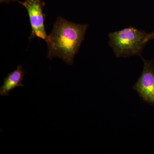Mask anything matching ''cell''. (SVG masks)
<instances>
[{
    "mask_svg": "<svg viewBox=\"0 0 154 154\" xmlns=\"http://www.w3.org/2000/svg\"><path fill=\"white\" fill-rule=\"evenodd\" d=\"M18 2L28 11L32 29L30 39L37 37L46 40L48 36L45 28V15L43 12L45 3L42 0H24V2Z\"/></svg>",
    "mask_w": 154,
    "mask_h": 154,
    "instance_id": "3957f363",
    "label": "cell"
},
{
    "mask_svg": "<svg viewBox=\"0 0 154 154\" xmlns=\"http://www.w3.org/2000/svg\"><path fill=\"white\" fill-rule=\"evenodd\" d=\"M147 34L133 27L124 28L109 33V45L118 57L140 55Z\"/></svg>",
    "mask_w": 154,
    "mask_h": 154,
    "instance_id": "7a4b0ae2",
    "label": "cell"
},
{
    "mask_svg": "<svg viewBox=\"0 0 154 154\" xmlns=\"http://www.w3.org/2000/svg\"><path fill=\"white\" fill-rule=\"evenodd\" d=\"M142 59L144 62L143 70L133 89L143 101L154 105V60Z\"/></svg>",
    "mask_w": 154,
    "mask_h": 154,
    "instance_id": "277c9868",
    "label": "cell"
},
{
    "mask_svg": "<svg viewBox=\"0 0 154 154\" xmlns=\"http://www.w3.org/2000/svg\"><path fill=\"white\" fill-rule=\"evenodd\" d=\"M25 74V72L22 70V66H18L16 70L5 78L4 84L0 88V95L8 96L9 93L15 88L24 87L22 81Z\"/></svg>",
    "mask_w": 154,
    "mask_h": 154,
    "instance_id": "5b68a950",
    "label": "cell"
},
{
    "mask_svg": "<svg viewBox=\"0 0 154 154\" xmlns=\"http://www.w3.org/2000/svg\"><path fill=\"white\" fill-rule=\"evenodd\" d=\"M18 2L17 0H0V2L1 3H2L3 2H5L7 4H9L10 2Z\"/></svg>",
    "mask_w": 154,
    "mask_h": 154,
    "instance_id": "52a82bcc",
    "label": "cell"
},
{
    "mask_svg": "<svg viewBox=\"0 0 154 154\" xmlns=\"http://www.w3.org/2000/svg\"><path fill=\"white\" fill-rule=\"evenodd\" d=\"M154 39V31L150 33H148L145 38V43H146L149 40Z\"/></svg>",
    "mask_w": 154,
    "mask_h": 154,
    "instance_id": "8992f818",
    "label": "cell"
},
{
    "mask_svg": "<svg viewBox=\"0 0 154 154\" xmlns=\"http://www.w3.org/2000/svg\"><path fill=\"white\" fill-rule=\"evenodd\" d=\"M88 25H79L58 17L52 32L45 41L48 47V58L58 57L68 64L73 63L85 38Z\"/></svg>",
    "mask_w": 154,
    "mask_h": 154,
    "instance_id": "6da1fadb",
    "label": "cell"
}]
</instances>
